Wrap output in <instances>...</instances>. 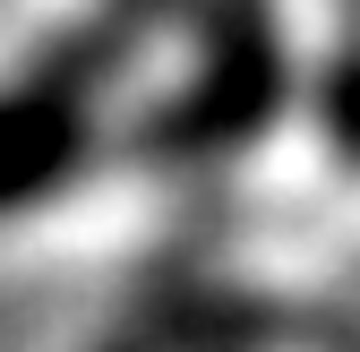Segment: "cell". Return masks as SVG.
I'll return each instance as SVG.
<instances>
[{"mask_svg":"<svg viewBox=\"0 0 360 352\" xmlns=\"http://www.w3.org/2000/svg\"><path fill=\"white\" fill-rule=\"evenodd\" d=\"M138 9L69 26L52 52H34L18 77H0V224L26 206H52L103 146V86L120 77Z\"/></svg>","mask_w":360,"mask_h":352,"instance_id":"6da1fadb","label":"cell"},{"mask_svg":"<svg viewBox=\"0 0 360 352\" xmlns=\"http://www.w3.org/2000/svg\"><path fill=\"white\" fill-rule=\"evenodd\" d=\"M198 9V69L138 120L146 163H214L249 146L283 103V34L266 0H189Z\"/></svg>","mask_w":360,"mask_h":352,"instance_id":"7a4b0ae2","label":"cell"},{"mask_svg":"<svg viewBox=\"0 0 360 352\" xmlns=\"http://www.w3.org/2000/svg\"><path fill=\"white\" fill-rule=\"evenodd\" d=\"M95 352H163V335H155V318H138V327H120V335H103Z\"/></svg>","mask_w":360,"mask_h":352,"instance_id":"3957f363","label":"cell"},{"mask_svg":"<svg viewBox=\"0 0 360 352\" xmlns=\"http://www.w3.org/2000/svg\"><path fill=\"white\" fill-rule=\"evenodd\" d=\"M120 9H138V18H155V9H189V0H120Z\"/></svg>","mask_w":360,"mask_h":352,"instance_id":"277c9868","label":"cell"}]
</instances>
